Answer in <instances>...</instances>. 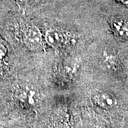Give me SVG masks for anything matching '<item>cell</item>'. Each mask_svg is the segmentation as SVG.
Masks as SVG:
<instances>
[{"mask_svg": "<svg viewBox=\"0 0 128 128\" xmlns=\"http://www.w3.org/2000/svg\"><path fill=\"white\" fill-rule=\"evenodd\" d=\"M80 63L78 58L69 57L64 60L57 66L54 73L55 82L60 86H67L76 79Z\"/></svg>", "mask_w": 128, "mask_h": 128, "instance_id": "cell-3", "label": "cell"}, {"mask_svg": "<svg viewBox=\"0 0 128 128\" xmlns=\"http://www.w3.org/2000/svg\"><path fill=\"white\" fill-rule=\"evenodd\" d=\"M20 37L24 45L32 51H40L44 48V37L39 28L30 22L19 24Z\"/></svg>", "mask_w": 128, "mask_h": 128, "instance_id": "cell-2", "label": "cell"}, {"mask_svg": "<svg viewBox=\"0 0 128 128\" xmlns=\"http://www.w3.org/2000/svg\"><path fill=\"white\" fill-rule=\"evenodd\" d=\"M17 100L27 108H32L38 104L41 95L38 90L32 86L24 85L17 88L15 92Z\"/></svg>", "mask_w": 128, "mask_h": 128, "instance_id": "cell-4", "label": "cell"}, {"mask_svg": "<svg viewBox=\"0 0 128 128\" xmlns=\"http://www.w3.org/2000/svg\"><path fill=\"white\" fill-rule=\"evenodd\" d=\"M93 103L102 109L109 110L117 105V99L112 93L105 90H98L92 95Z\"/></svg>", "mask_w": 128, "mask_h": 128, "instance_id": "cell-5", "label": "cell"}, {"mask_svg": "<svg viewBox=\"0 0 128 128\" xmlns=\"http://www.w3.org/2000/svg\"><path fill=\"white\" fill-rule=\"evenodd\" d=\"M118 2L124 6H128V0H116Z\"/></svg>", "mask_w": 128, "mask_h": 128, "instance_id": "cell-11", "label": "cell"}, {"mask_svg": "<svg viewBox=\"0 0 128 128\" xmlns=\"http://www.w3.org/2000/svg\"><path fill=\"white\" fill-rule=\"evenodd\" d=\"M54 128H70L68 126V124L66 122H58L55 126Z\"/></svg>", "mask_w": 128, "mask_h": 128, "instance_id": "cell-9", "label": "cell"}, {"mask_svg": "<svg viewBox=\"0 0 128 128\" xmlns=\"http://www.w3.org/2000/svg\"><path fill=\"white\" fill-rule=\"evenodd\" d=\"M101 64L107 70L112 73H118L121 69V62L118 56L113 50H103L100 58Z\"/></svg>", "mask_w": 128, "mask_h": 128, "instance_id": "cell-6", "label": "cell"}, {"mask_svg": "<svg viewBox=\"0 0 128 128\" xmlns=\"http://www.w3.org/2000/svg\"><path fill=\"white\" fill-rule=\"evenodd\" d=\"M44 37L45 43L56 50L73 46L77 41L76 35L73 32L56 26L48 28Z\"/></svg>", "mask_w": 128, "mask_h": 128, "instance_id": "cell-1", "label": "cell"}, {"mask_svg": "<svg viewBox=\"0 0 128 128\" xmlns=\"http://www.w3.org/2000/svg\"><path fill=\"white\" fill-rule=\"evenodd\" d=\"M110 24L114 34L120 38L128 39V18L124 16L112 17Z\"/></svg>", "mask_w": 128, "mask_h": 128, "instance_id": "cell-7", "label": "cell"}, {"mask_svg": "<svg viewBox=\"0 0 128 128\" xmlns=\"http://www.w3.org/2000/svg\"><path fill=\"white\" fill-rule=\"evenodd\" d=\"M16 1L22 4H28L32 2V0H16Z\"/></svg>", "mask_w": 128, "mask_h": 128, "instance_id": "cell-10", "label": "cell"}, {"mask_svg": "<svg viewBox=\"0 0 128 128\" xmlns=\"http://www.w3.org/2000/svg\"><path fill=\"white\" fill-rule=\"evenodd\" d=\"M7 54V49L3 44H0V62L4 59Z\"/></svg>", "mask_w": 128, "mask_h": 128, "instance_id": "cell-8", "label": "cell"}, {"mask_svg": "<svg viewBox=\"0 0 128 128\" xmlns=\"http://www.w3.org/2000/svg\"><path fill=\"white\" fill-rule=\"evenodd\" d=\"M100 128V127H98V128Z\"/></svg>", "mask_w": 128, "mask_h": 128, "instance_id": "cell-12", "label": "cell"}]
</instances>
